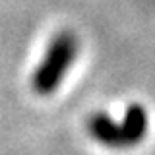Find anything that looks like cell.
I'll use <instances>...</instances> for the list:
<instances>
[{"mask_svg":"<svg viewBox=\"0 0 155 155\" xmlns=\"http://www.w3.org/2000/svg\"><path fill=\"white\" fill-rule=\"evenodd\" d=\"M89 132L99 143L109 145V147H128L124 138L122 122L116 124L113 118H109L107 114L99 113L89 120Z\"/></svg>","mask_w":155,"mask_h":155,"instance_id":"2","label":"cell"},{"mask_svg":"<svg viewBox=\"0 0 155 155\" xmlns=\"http://www.w3.org/2000/svg\"><path fill=\"white\" fill-rule=\"evenodd\" d=\"M122 130L126 145H136L143 140L145 132H147V114H145L142 105H130L126 110V116L122 120Z\"/></svg>","mask_w":155,"mask_h":155,"instance_id":"3","label":"cell"},{"mask_svg":"<svg viewBox=\"0 0 155 155\" xmlns=\"http://www.w3.org/2000/svg\"><path fill=\"white\" fill-rule=\"evenodd\" d=\"M78 54V41L72 33H60L51 41L41 64L33 74V89L39 95H51L62 84L66 72Z\"/></svg>","mask_w":155,"mask_h":155,"instance_id":"1","label":"cell"}]
</instances>
